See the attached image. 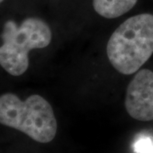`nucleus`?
Here are the masks:
<instances>
[{"label": "nucleus", "instance_id": "f03ea898", "mask_svg": "<svg viewBox=\"0 0 153 153\" xmlns=\"http://www.w3.org/2000/svg\"><path fill=\"white\" fill-rule=\"evenodd\" d=\"M0 123L22 132L39 143L52 141L57 132L54 110L38 94L25 100L12 93L0 95Z\"/></svg>", "mask_w": 153, "mask_h": 153}, {"label": "nucleus", "instance_id": "7ed1b4c3", "mask_svg": "<svg viewBox=\"0 0 153 153\" xmlns=\"http://www.w3.org/2000/svg\"><path fill=\"white\" fill-rule=\"evenodd\" d=\"M1 38L0 66L9 74L18 76L27 70L29 52L47 47L51 42L52 32L42 19L29 17L19 27L13 21L6 22Z\"/></svg>", "mask_w": 153, "mask_h": 153}, {"label": "nucleus", "instance_id": "20e7f679", "mask_svg": "<svg viewBox=\"0 0 153 153\" xmlns=\"http://www.w3.org/2000/svg\"><path fill=\"white\" fill-rule=\"evenodd\" d=\"M125 108L139 121L153 120V72L148 69L137 71L127 88Z\"/></svg>", "mask_w": 153, "mask_h": 153}, {"label": "nucleus", "instance_id": "39448f33", "mask_svg": "<svg viewBox=\"0 0 153 153\" xmlns=\"http://www.w3.org/2000/svg\"><path fill=\"white\" fill-rule=\"evenodd\" d=\"M138 0H93L94 10L100 16L114 19L126 14L136 4Z\"/></svg>", "mask_w": 153, "mask_h": 153}, {"label": "nucleus", "instance_id": "423d86ee", "mask_svg": "<svg viewBox=\"0 0 153 153\" xmlns=\"http://www.w3.org/2000/svg\"><path fill=\"white\" fill-rule=\"evenodd\" d=\"M135 153H153V138L146 134H141L136 138L133 144Z\"/></svg>", "mask_w": 153, "mask_h": 153}, {"label": "nucleus", "instance_id": "f257e3e1", "mask_svg": "<svg viewBox=\"0 0 153 153\" xmlns=\"http://www.w3.org/2000/svg\"><path fill=\"white\" fill-rule=\"evenodd\" d=\"M106 53L118 72L138 71L153 54V15L140 14L123 22L110 37Z\"/></svg>", "mask_w": 153, "mask_h": 153}, {"label": "nucleus", "instance_id": "0eeeda50", "mask_svg": "<svg viewBox=\"0 0 153 153\" xmlns=\"http://www.w3.org/2000/svg\"><path fill=\"white\" fill-rule=\"evenodd\" d=\"M3 1H4V0H0V4H1V3H2Z\"/></svg>", "mask_w": 153, "mask_h": 153}]
</instances>
